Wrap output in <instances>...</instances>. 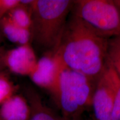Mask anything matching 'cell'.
Masks as SVG:
<instances>
[{
  "mask_svg": "<svg viewBox=\"0 0 120 120\" xmlns=\"http://www.w3.org/2000/svg\"><path fill=\"white\" fill-rule=\"evenodd\" d=\"M113 2L118 8L120 9V1H113Z\"/></svg>",
  "mask_w": 120,
  "mask_h": 120,
  "instance_id": "e0dca14e",
  "label": "cell"
},
{
  "mask_svg": "<svg viewBox=\"0 0 120 120\" xmlns=\"http://www.w3.org/2000/svg\"><path fill=\"white\" fill-rule=\"evenodd\" d=\"M30 6L23 5L19 3V5L9 12L7 16L17 26L30 30L31 25Z\"/></svg>",
  "mask_w": 120,
  "mask_h": 120,
  "instance_id": "8fae6325",
  "label": "cell"
},
{
  "mask_svg": "<svg viewBox=\"0 0 120 120\" xmlns=\"http://www.w3.org/2000/svg\"><path fill=\"white\" fill-rule=\"evenodd\" d=\"M58 71L57 59L53 55H45L38 60L36 67L30 77L36 85L50 92L56 82Z\"/></svg>",
  "mask_w": 120,
  "mask_h": 120,
  "instance_id": "52a82bcc",
  "label": "cell"
},
{
  "mask_svg": "<svg viewBox=\"0 0 120 120\" xmlns=\"http://www.w3.org/2000/svg\"><path fill=\"white\" fill-rule=\"evenodd\" d=\"M38 60L30 45H21L5 52L4 63L11 72L19 75L30 76L34 71Z\"/></svg>",
  "mask_w": 120,
  "mask_h": 120,
  "instance_id": "8992f818",
  "label": "cell"
},
{
  "mask_svg": "<svg viewBox=\"0 0 120 120\" xmlns=\"http://www.w3.org/2000/svg\"><path fill=\"white\" fill-rule=\"evenodd\" d=\"M119 76L108 62L97 81L93 94L92 106L94 120H111L115 91Z\"/></svg>",
  "mask_w": 120,
  "mask_h": 120,
  "instance_id": "5b68a950",
  "label": "cell"
},
{
  "mask_svg": "<svg viewBox=\"0 0 120 120\" xmlns=\"http://www.w3.org/2000/svg\"><path fill=\"white\" fill-rule=\"evenodd\" d=\"M19 0H0V21L7 16L9 12L19 5Z\"/></svg>",
  "mask_w": 120,
  "mask_h": 120,
  "instance_id": "9a60e30c",
  "label": "cell"
},
{
  "mask_svg": "<svg viewBox=\"0 0 120 120\" xmlns=\"http://www.w3.org/2000/svg\"><path fill=\"white\" fill-rule=\"evenodd\" d=\"M107 57L120 78V35L109 38Z\"/></svg>",
  "mask_w": 120,
  "mask_h": 120,
  "instance_id": "7c38bea8",
  "label": "cell"
},
{
  "mask_svg": "<svg viewBox=\"0 0 120 120\" xmlns=\"http://www.w3.org/2000/svg\"><path fill=\"white\" fill-rule=\"evenodd\" d=\"M71 13L108 38L120 35V9L113 1H74Z\"/></svg>",
  "mask_w": 120,
  "mask_h": 120,
  "instance_id": "277c9868",
  "label": "cell"
},
{
  "mask_svg": "<svg viewBox=\"0 0 120 120\" xmlns=\"http://www.w3.org/2000/svg\"><path fill=\"white\" fill-rule=\"evenodd\" d=\"M0 29L11 42L20 46L28 44L31 40L30 30L17 26L7 16L0 21Z\"/></svg>",
  "mask_w": 120,
  "mask_h": 120,
  "instance_id": "30bf717a",
  "label": "cell"
},
{
  "mask_svg": "<svg viewBox=\"0 0 120 120\" xmlns=\"http://www.w3.org/2000/svg\"><path fill=\"white\" fill-rule=\"evenodd\" d=\"M111 120H120V78L117 82Z\"/></svg>",
  "mask_w": 120,
  "mask_h": 120,
  "instance_id": "5bb4252c",
  "label": "cell"
},
{
  "mask_svg": "<svg viewBox=\"0 0 120 120\" xmlns=\"http://www.w3.org/2000/svg\"><path fill=\"white\" fill-rule=\"evenodd\" d=\"M6 51L2 47H0V73L3 72V70L6 68L4 63V56Z\"/></svg>",
  "mask_w": 120,
  "mask_h": 120,
  "instance_id": "2e32d148",
  "label": "cell"
},
{
  "mask_svg": "<svg viewBox=\"0 0 120 120\" xmlns=\"http://www.w3.org/2000/svg\"><path fill=\"white\" fill-rule=\"evenodd\" d=\"M108 40L71 12L53 56L96 84L107 64Z\"/></svg>",
  "mask_w": 120,
  "mask_h": 120,
  "instance_id": "6da1fadb",
  "label": "cell"
},
{
  "mask_svg": "<svg viewBox=\"0 0 120 120\" xmlns=\"http://www.w3.org/2000/svg\"><path fill=\"white\" fill-rule=\"evenodd\" d=\"M64 120H82L81 118H78V119H75V120H69V119H66V118H64Z\"/></svg>",
  "mask_w": 120,
  "mask_h": 120,
  "instance_id": "ac0fdd59",
  "label": "cell"
},
{
  "mask_svg": "<svg viewBox=\"0 0 120 120\" xmlns=\"http://www.w3.org/2000/svg\"><path fill=\"white\" fill-rule=\"evenodd\" d=\"M30 108L26 97L13 94L0 106V120H28Z\"/></svg>",
  "mask_w": 120,
  "mask_h": 120,
  "instance_id": "ba28073f",
  "label": "cell"
},
{
  "mask_svg": "<svg viewBox=\"0 0 120 120\" xmlns=\"http://www.w3.org/2000/svg\"><path fill=\"white\" fill-rule=\"evenodd\" d=\"M73 4L70 0H36L30 5V41L45 55L57 50Z\"/></svg>",
  "mask_w": 120,
  "mask_h": 120,
  "instance_id": "7a4b0ae2",
  "label": "cell"
},
{
  "mask_svg": "<svg viewBox=\"0 0 120 120\" xmlns=\"http://www.w3.org/2000/svg\"><path fill=\"white\" fill-rule=\"evenodd\" d=\"M16 86L4 71L0 73V106L15 94Z\"/></svg>",
  "mask_w": 120,
  "mask_h": 120,
  "instance_id": "4fadbf2b",
  "label": "cell"
},
{
  "mask_svg": "<svg viewBox=\"0 0 120 120\" xmlns=\"http://www.w3.org/2000/svg\"><path fill=\"white\" fill-rule=\"evenodd\" d=\"M26 98L30 108L28 120H64L42 101L39 94L33 89L26 91Z\"/></svg>",
  "mask_w": 120,
  "mask_h": 120,
  "instance_id": "9c48e42d",
  "label": "cell"
},
{
  "mask_svg": "<svg viewBox=\"0 0 120 120\" xmlns=\"http://www.w3.org/2000/svg\"><path fill=\"white\" fill-rule=\"evenodd\" d=\"M1 31H0V42H1Z\"/></svg>",
  "mask_w": 120,
  "mask_h": 120,
  "instance_id": "d6986e66",
  "label": "cell"
},
{
  "mask_svg": "<svg viewBox=\"0 0 120 120\" xmlns=\"http://www.w3.org/2000/svg\"><path fill=\"white\" fill-rule=\"evenodd\" d=\"M57 60L59 62L57 79L49 92L63 117L69 120L81 118L83 112L92 105L96 84L86 76L68 68Z\"/></svg>",
  "mask_w": 120,
  "mask_h": 120,
  "instance_id": "3957f363",
  "label": "cell"
}]
</instances>
